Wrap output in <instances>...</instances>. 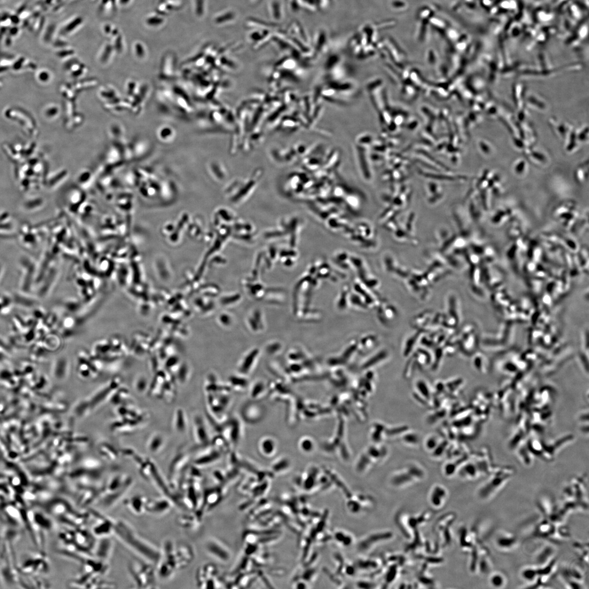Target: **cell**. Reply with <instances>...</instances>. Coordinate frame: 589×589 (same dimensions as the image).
<instances>
[{"mask_svg":"<svg viewBox=\"0 0 589 589\" xmlns=\"http://www.w3.org/2000/svg\"><path fill=\"white\" fill-rule=\"evenodd\" d=\"M147 499L141 496L131 497L124 502V505L132 514L140 516L146 512Z\"/></svg>","mask_w":589,"mask_h":589,"instance_id":"13","label":"cell"},{"mask_svg":"<svg viewBox=\"0 0 589 589\" xmlns=\"http://www.w3.org/2000/svg\"><path fill=\"white\" fill-rule=\"evenodd\" d=\"M520 542L514 534L509 532H500L494 539V544L496 547L502 552L514 551L519 545Z\"/></svg>","mask_w":589,"mask_h":589,"instance_id":"7","label":"cell"},{"mask_svg":"<svg viewBox=\"0 0 589 589\" xmlns=\"http://www.w3.org/2000/svg\"><path fill=\"white\" fill-rule=\"evenodd\" d=\"M3 1H4V0H0V2H3Z\"/></svg>","mask_w":589,"mask_h":589,"instance_id":"22","label":"cell"},{"mask_svg":"<svg viewBox=\"0 0 589 589\" xmlns=\"http://www.w3.org/2000/svg\"><path fill=\"white\" fill-rule=\"evenodd\" d=\"M521 576L523 580L529 584L536 582L538 579L536 566L523 568L521 572Z\"/></svg>","mask_w":589,"mask_h":589,"instance_id":"20","label":"cell"},{"mask_svg":"<svg viewBox=\"0 0 589 589\" xmlns=\"http://www.w3.org/2000/svg\"><path fill=\"white\" fill-rule=\"evenodd\" d=\"M113 535L119 538L122 543L139 556L151 560L150 555L148 554V550L152 549L150 548V545L141 538L127 523L123 521L115 522Z\"/></svg>","mask_w":589,"mask_h":589,"instance_id":"1","label":"cell"},{"mask_svg":"<svg viewBox=\"0 0 589 589\" xmlns=\"http://www.w3.org/2000/svg\"><path fill=\"white\" fill-rule=\"evenodd\" d=\"M242 421L240 418H227L219 424L217 431L221 435L233 448L239 445L243 436Z\"/></svg>","mask_w":589,"mask_h":589,"instance_id":"2","label":"cell"},{"mask_svg":"<svg viewBox=\"0 0 589 589\" xmlns=\"http://www.w3.org/2000/svg\"><path fill=\"white\" fill-rule=\"evenodd\" d=\"M49 568V562L45 555L34 554L21 563L20 570L23 574L36 575L48 572Z\"/></svg>","mask_w":589,"mask_h":589,"instance_id":"5","label":"cell"},{"mask_svg":"<svg viewBox=\"0 0 589 589\" xmlns=\"http://www.w3.org/2000/svg\"><path fill=\"white\" fill-rule=\"evenodd\" d=\"M489 583L494 588H504L507 585V579L502 572H492L489 575Z\"/></svg>","mask_w":589,"mask_h":589,"instance_id":"18","label":"cell"},{"mask_svg":"<svg viewBox=\"0 0 589 589\" xmlns=\"http://www.w3.org/2000/svg\"><path fill=\"white\" fill-rule=\"evenodd\" d=\"M97 514V521L94 525L92 532L96 537L104 539L112 535L115 522Z\"/></svg>","mask_w":589,"mask_h":589,"instance_id":"8","label":"cell"},{"mask_svg":"<svg viewBox=\"0 0 589 589\" xmlns=\"http://www.w3.org/2000/svg\"><path fill=\"white\" fill-rule=\"evenodd\" d=\"M462 476L468 479L474 478L477 476V471L474 467L468 466L463 469L461 472Z\"/></svg>","mask_w":589,"mask_h":589,"instance_id":"21","label":"cell"},{"mask_svg":"<svg viewBox=\"0 0 589 589\" xmlns=\"http://www.w3.org/2000/svg\"><path fill=\"white\" fill-rule=\"evenodd\" d=\"M482 575L489 576L492 572V564L490 557L485 553L479 555L477 568Z\"/></svg>","mask_w":589,"mask_h":589,"instance_id":"16","label":"cell"},{"mask_svg":"<svg viewBox=\"0 0 589 589\" xmlns=\"http://www.w3.org/2000/svg\"><path fill=\"white\" fill-rule=\"evenodd\" d=\"M130 571L138 588L149 587L151 579L150 568L145 565L135 562L130 565Z\"/></svg>","mask_w":589,"mask_h":589,"instance_id":"6","label":"cell"},{"mask_svg":"<svg viewBox=\"0 0 589 589\" xmlns=\"http://www.w3.org/2000/svg\"><path fill=\"white\" fill-rule=\"evenodd\" d=\"M334 532V535H332V539L333 538L336 543L340 546L349 547L354 541L352 535L347 531L338 530Z\"/></svg>","mask_w":589,"mask_h":589,"instance_id":"19","label":"cell"},{"mask_svg":"<svg viewBox=\"0 0 589 589\" xmlns=\"http://www.w3.org/2000/svg\"><path fill=\"white\" fill-rule=\"evenodd\" d=\"M510 476V474L503 472L494 475L478 490L477 495L478 499L484 501L491 500L503 488Z\"/></svg>","mask_w":589,"mask_h":589,"instance_id":"3","label":"cell"},{"mask_svg":"<svg viewBox=\"0 0 589 589\" xmlns=\"http://www.w3.org/2000/svg\"><path fill=\"white\" fill-rule=\"evenodd\" d=\"M192 426L193 439L196 446L202 448L210 446L212 439L206 420L201 415L196 414L193 416Z\"/></svg>","mask_w":589,"mask_h":589,"instance_id":"4","label":"cell"},{"mask_svg":"<svg viewBox=\"0 0 589 589\" xmlns=\"http://www.w3.org/2000/svg\"><path fill=\"white\" fill-rule=\"evenodd\" d=\"M205 449L206 450L203 451L199 456L196 458L195 460L196 463L199 465H208L218 460L222 456L223 452L213 445H210Z\"/></svg>","mask_w":589,"mask_h":589,"instance_id":"12","label":"cell"},{"mask_svg":"<svg viewBox=\"0 0 589 589\" xmlns=\"http://www.w3.org/2000/svg\"><path fill=\"white\" fill-rule=\"evenodd\" d=\"M556 548L552 543H549L541 548L534 556V562L536 564V566H544L551 562L556 558Z\"/></svg>","mask_w":589,"mask_h":589,"instance_id":"10","label":"cell"},{"mask_svg":"<svg viewBox=\"0 0 589 589\" xmlns=\"http://www.w3.org/2000/svg\"><path fill=\"white\" fill-rule=\"evenodd\" d=\"M172 428L176 433L185 434L189 428V422L185 410L182 407H177L175 410L172 420Z\"/></svg>","mask_w":589,"mask_h":589,"instance_id":"9","label":"cell"},{"mask_svg":"<svg viewBox=\"0 0 589 589\" xmlns=\"http://www.w3.org/2000/svg\"><path fill=\"white\" fill-rule=\"evenodd\" d=\"M166 438L162 434H155L150 438L149 449L154 453L161 452L166 445Z\"/></svg>","mask_w":589,"mask_h":589,"instance_id":"17","label":"cell"},{"mask_svg":"<svg viewBox=\"0 0 589 589\" xmlns=\"http://www.w3.org/2000/svg\"><path fill=\"white\" fill-rule=\"evenodd\" d=\"M446 497V490L441 486H436L430 493L429 498L430 504L435 507H441L444 503Z\"/></svg>","mask_w":589,"mask_h":589,"instance_id":"15","label":"cell"},{"mask_svg":"<svg viewBox=\"0 0 589 589\" xmlns=\"http://www.w3.org/2000/svg\"><path fill=\"white\" fill-rule=\"evenodd\" d=\"M227 385L231 390L236 392H245L249 387V381L245 375H232L227 381Z\"/></svg>","mask_w":589,"mask_h":589,"instance_id":"14","label":"cell"},{"mask_svg":"<svg viewBox=\"0 0 589 589\" xmlns=\"http://www.w3.org/2000/svg\"><path fill=\"white\" fill-rule=\"evenodd\" d=\"M393 534L390 531H385L371 534L360 541L358 544V549L361 552L368 551L373 545L380 543L384 540L391 539Z\"/></svg>","mask_w":589,"mask_h":589,"instance_id":"11","label":"cell"}]
</instances>
